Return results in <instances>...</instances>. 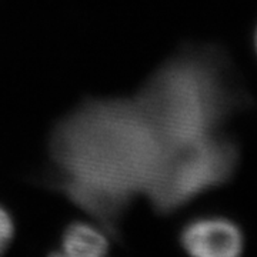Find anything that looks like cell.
<instances>
[{
  "label": "cell",
  "mask_w": 257,
  "mask_h": 257,
  "mask_svg": "<svg viewBox=\"0 0 257 257\" xmlns=\"http://www.w3.org/2000/svg\"><path fill=\"white\" fill-rule=\"evenodd\" d=\"M237 166L239 149L223 132L186 143L166 145L142 199L157 216H172L227 183Z\"/></svg>",
  "instance_id": "3"
},
{
  "label": "cell",
  "mask_w": 257,
  "mask_h": 257,
  "mask_svg": "<svg viewBox=\"0 0 257 257\" xmlns=\"http://www.w3.org/2000/svg\"><path fill=\"white\" fill-rule=\"evenodd\" d=\"M165 143L132 94L87 96L46 138L50 170L142 199Z\"/></svg>",
  "instance_id": "1"
},
{
  "label": "cell",
  "mask_w": 257,
  "mask_h": 257,
  "mask_svg": "<svg viewBox=\"0 0 257 257\" xmlns=\"http://www.w3.org/2000/svg\"><path fill=\"white\" fill-rule=\"evenodd\" d=\"M253 43H254V50H256V55H257V28H256V32H254V40H253Z\"/></svg>",
  "instance_id": "8"
},
{
  "label": "cell",
  "mask_w": 257,
  "mask_h": 257,
  "mask_svg": "<svg viewBox=\"0 0 257 257\" xmlns=\"http://www.w3.org/2000/svg\"><path fill=\"white\" fill-rule=\"evenodd\" d=\"M177 243L193 257H237L244 248V234L227 217L204 214L184 223L177 233Z\"/></svg>",
  "instance_id": "5"
},
{
  "label": "cell",
  "mask_w": 257,
  "mask_h": 257,
  "mask_svg": "<svg viewBox=\"0 0 257 257\" xmlns=\"http://www.w3.org/2000/svg\"><path fill=\"white\" fill-rule=\"evenodd\" d=\"M42 180L46 189L72 204L84 219L99 224L114 243L123 241V224L136 199L50 169Z\"/></svg>",
  "instance_id": "4"
},
{
  "label": "cell",
  "mask_w": 257,
  "mask_h": 257,
  "mask_svg": "<svg viewBox=\"0 0 257 257\" xmlns=\"http://www.w3.org/2000/svg\"><path fill=\"white\" fill-rule=\"evenodd\" d=\"M132 96L165 145L220 133L239 106L226 57L217 47L206 45L175 50Z\"/></svg>",
  "instance_id": "2"
},
{
  "label": "cell",
  "mask_w": 257,
  "mask_h": 257,
  "mask_svg": "<svg viewBox=\"0 0 257 257\" xmlns=\"http://www.w3.org/2000/svg\"><path fill=\"white\" fill-rule=\"evenodd\" d=\"M114 241L99 224L87 220L67 221L64 224L52 256L62 257H104L111 251Z\"/></svg>",
  "instance_id": "6"
},
{
  "label": "cell",
  "mask_w": 257,
  "mask_h": 257,
  "mask_svg": "<svg viewBox=\"0 0 257 257\" xmlns=\"http://www.w3.org/2000/svg\"><path fill=\"white\" fill-rule=\"evenodd\" d=\"M16 236V223L12 211L0 203V256L6 253Z\"/></svg>",
  "instance_id": "7"
}]
</instances>
